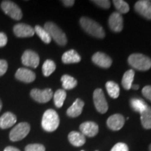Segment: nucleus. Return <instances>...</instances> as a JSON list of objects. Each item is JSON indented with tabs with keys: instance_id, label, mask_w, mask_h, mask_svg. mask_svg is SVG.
<instances>
[{
	"instance_id": "nucleus-42",
	"label": "nucleus",
	"mask_w": 151,
	"mask_h": 151,
	"mask_svg": "<svg viewBox=\"0 0 151 151\" xmlns=\"http://www.w3.org/2000/svg\"><path fill=\"white\" fill-rule=\"evenodd\" d=\"M96 151H97V150H96Z\"/></svg>"
},
{
	"instance_id": "nucleus-11",
	"label": "nucleus",
	"mask_w": 151,
	"mask_h": 151,
	"mask_svg": "<svg viewBox=\"0 0 151 151\" xmlns=\"http://www.w3.org/2000/svg\"><path fill=\"white\" fill-rule=\"evenodd\" d=\"M109 25L115 32H120L123 28V18L118 12H113L109 17Z\"/></svg>"
},
{
	"instance_id": "nucleus-21",
	"label": "nucleus",
	"mask_w": 151,
	"mask_h": 151,
	"mask_svg": "<svg viewBox=\"0 0 151 151\" xmlns=\"http://www.w3.org/2000/svg\"><path fill=\"white\" fill-rule=\"evenodd\" d=\"M134 78V71L132 69H129L124 73L122 79V85L124 89L129 90L132 88Z\"/></svg>"
},
{
	"instance_id": "nucleus-16",
	"label": "nucleus",
	"mask_w": 151,
	"mask_h": 151,
	"mask_svg": "<svg viewBox=\"0 0 151 151\" xmlns=\"http://www.w3.org/2000/svg\"><path fill=\"white\" fill-rule=\"evenodd\" d=\"M15 76L18 80L22 81L24 83H27L33 82L36 78L35 73L32 71L26 69V68L18 69L16 71Z\"/></svg>"
},
{
	"instance_id": "nucleus-30",
	"label": "nucleus",
	"mask_w": 151,
	"mask_h": 151,
	"mask_svg": "<svg viewBox=\"0 0 151 151\" xmlns=\"http://www.w3.org/2000/svg\"><path fill=\"white\" fill-rule=\"evenodd\" d=\"M24 151H46L44 146L42 144H29L24 148Z\"/></svg>"
},
{
	"instance_id": "nucleus-38",
	"label": "nucleus",
	"mask_w": 151,
	"mask_h": 151,
	"mask_svg": "<svg viewBox=\"0 0 151 151\" xmlns=\"http://www.w3.org/2000/svg\"><path fill=\"white\" fill-rule=\"evenodd\" d=\"M131 88L134 90H138L139 88V86H138V85H132Z\"/></svg>"
},
{
	"instance_id": "nucleus-39",
	"label": "nucleus",
	"mask_w": 151,
	"mask_h": 151,
	"mask_svg": "<svg viewBox=\"0 0 151 151\" xmlns=\"http://www.w3.org/2000/svg\"><path fill=\"white\" fill-rule=\"evenodd\" d=\"M1 108H2V103H1V99H0V111L1 110Z\"/></svg>"
},
{
	"instance_id": "nucleus-12",
	"label": "nucleus",
	"mask_w": 151,
	"mask_h": 151,
	"mask_svg": "<svg viewBox=\"0 0 151 151\" xmlns=\"http://www.w3.org/2000/svg\"><path fill=\"white\" fill-rule=\"evenodd\" d=\"M14 32L17 37H32L35 35V29L29 24L19 23L14 26Z\"/></svg>"
},
{
	"instance_id": "nucleus-2",
	"label": "nucleus",
	"mask_w": 151,
	"mask_h": 151,
	"mask_svg": "<svg viewBox=\"0 0 151 151\" xmlns=\"http://www.w3.org/2000/svg\"><path fill=\"white\" fill-rule=\"evenodd\" d=\"M60 124V118L53 109H48L43 113L41 125L45 131L52 132L58 129Z\"/></svg>"
},
{
	"instance_id": "nucleus-9",
	"label": "nucleus",
	"mask_w": 151,
	"mask_h": 151,
	"mask_svg": "<svg viewBox=\"0 0 151 151\" xmlns=\"http://www.w3.org/2000/svg\"><path fill=\"white\" fill-rule=\"evenodd\" d=\"M39 56L33 50H25L22 56V62L26 67L37 68L39 65Z\"/></svg>"
},
{
	"instance_id": "nucleus-7",
	"label": "nucleus",
	"mask_w": 151,
	"mask_h": 151,
	"mask_svg": "<svg viewBox=\"0 0 151 151\" xmlns=\"http://www.w3.org/2000/svg\"><path fill=\"white\" fill-rule=\"evenodd\" d=\"M94 104L98 112L100 113H105L108 111L109 105L106 100L104 93L103 90L97 88L94 91L93 93Z\"/></svg>"
},
{
	"instance_id": "nucleus-29",
	"label": "nucleus",
	"mask_w": 151,
	"mask_h": 151,
	"mask_svg": "<svg viewBox=\"0 0 151 151\" xmlns=\"http://www.w3.org/2000/svg\"><path fill=\"white\" fill-rule=\"evenodd\" d=\"M113 4L118 10V12L120 13V14H127L129 11V6L128 4L126 1H122V0H114Z\"/></svg>"
},
{
	"instance_id": "nucleus-26",
	"label": "nucleus",
	"mask_w": 151,
	"mask_h": 151,
	"mask_svg": "<svg viewBox=\"0 0 151 151\" xmlns=\"http://www.w3.org/2000/svg\"><path fill=\"white\" fill-rule=\"evenodd\" d=\"M66 97H67V93H66L65 90L62 89L57 90L53 95L54 103L55 106L58 108H61L65 102Z\"/></svg>"
},
{
	"instance_id": "nucleus-14",
	"label": "nucleus",
	"mask_w": 151,
	"mask_h": 151,
	"mask_svg": "<svg viewBox=\"0 0 151 151\" xmlns=\"http://www.w3.org/2000/svg\"><path fill=\"white\" fill-rule=\"evenodd\" d=\"M124 121V117L121 114H114L108 118L106 124L109 129L113 131H118L123 127Z\"/></svg>"
},
{
	"instance_id": "nucleus-40",
	"label": "nucleus",
	"mask_w": 151,
	"mask_h": 151,
	"mask_svg": "<svg viewBox=\"0 0 151 151\" xmlns=\"http://www.w3.org/2000/svg\"><path fill=\"white\" fill-rule=\"evenodd\" d=\"M149 150L151 151V144L150 145V146H149Z\"/></svg>"
},
{
	"instance_id": "nucleus-6",
	"label": "nucleus",
	"mask_w": 151,
	"mask_h": 151,
	"mask_svg": "<svg viewBox=\"0 0 151 151\" xmlns=\"http://www.w3.org/2000/svg\"><path fill=\"white\" fill-rule=\"evenodd\" d=\"M1 8L6 14L14 20H19L22 18L21 9L16 4L11 1H3L1 4Z\"/></svg>"
},
{
	"instance_id": "nucleus-15",
	"label": "nucleus",
	"mask_w": 151,
	"mask_h": 151,
	"mask_svg": "<svg viewBox=\"0 0 151 151\" xmlns=\"http://www.w3.org/2000/svg\"><path fill=\"white\" fill-rule=\"evenodd\" d=\"M80 131L84 136L88 137H93L98 134L99 127L95 122L88 121L85 122L80 125Z\"/></svg>"
},
{
	"instance_id": "nucleus-8",
	"label": "nucleus",
	"mask_w": 151,
	"mask_h": 151,
	"mask_svg": "<svg viewBox=\"0 0 151 151\" xmlns=\"http://www.w3.org/2000/svg\"><path fill=\"white\" fill-rule=\"evenodd\" d=\"M30 96L37 102L46 103L52 99L53 92L50 88H47L45 90L33 89L30 92Z\"/></svg>"
},
{
	"instance_id": "nucleus-24",
	"label": "nucleus",
	"mask_w": 151,
	"mask_h": 151,
	"mask_svg": "<svg viewBox=\"0 0 151 151\" xmlns=\"http://www.w3.org/2000/svg\"><path fill=\"white\" fill-rule=\"evenodd\" d=\"M106 88L109 96L113 99H116L120 95V87L113 81H108L106 83Z\"/></svg>"
},
{
	"instance_id": "nucleus-13",
	"label": "nucleus",
	"mask_w": 151,
	"mask_h": 151,
	"mask_svg": "<svg viewBox=\"0 0 151 151\" xmlns=\"http://www.w3.org/2000/svg\"><path fill=\"white\" fill-rule=\"evenodd\" d=\"M92 60L96 65L106 69L109 68L112 65V60L110 57L101 52L94 53L92 58Z\"/></svg>"
},
{
	"instance_id": "nucleus-36",
	"label": "nucleus",
	"mask_w": 151,
	"mask_h": 151,
	"mask_svg": "<svg viewBox=\"0 0 151 151\" xmlns=\"http://www.w3.org/2000/svg\"><path fill=\"white\" fill-rule=\"evenodd\" d=\"M62 3L64 4V5H65L66 6L69 7V6H72L74 4L75 1L73 0H64L62 1Z\"/></svg>"
},
{
	"instance_id": "nucleus-23",
	"label": "nucleus",
	"mask_w": 151,
	"mask_h": 151,
	"mask_svg": "<svg viewBox=\"0 0 151 151\" xmlns=\"http://www.w3.org/2000/svg\"><path fill=\"white\" fill-rule=\"evenodd\" d=\"M141 122L145 129H151V107L149 106L141 113Z\"/></svg>"
},
{
	"instance_id": "nucleus-3",
	"label": "nucleus",
	"mask_w": 151,
	"mask_h": 151,
	"mask_svg": "<svg viewBox=\"0 0 151 151\" xmlns=\"http://www.w3.org/2000/svg\"><path fill=\"white\" fill-rule=\"evenodd\" d=\"M129 65L139 71H147L151 68V59L141 53H134L128 58Z\"/></svg>"
},
{
	"instance_id": "nucleus-35",
	"label": "nucleus",
	"mask_w": 151,
	"mask_h": 151,
	"mask_svg": "<svg viewBox=\"0 0 151 151\" xmlns=\"http://www.w3.org/2000/svg\"><path fill=\"white\" fill-rule=\"evenodd\" d=\"M7 37L4 32H0V48L5 46L7 43Z\"/></svg>"
},
{
	"instance_id": "nucleus-28",
	"label": "nucleus",
	"mask_w": 151,
	"mask_h": 151,
	"mask_svg": "<svg viewBox=\"0 0 151 151\" xmlns=\"http://www.w3.org/2000/svg\"><path fill=\"white\" fill-rule=\"evenodd\" d=\"M56 69L55 63L50 60H47L43 63L42 67L43 74L45 76H49L50 74H52L54 72Z\"/></svg>"
},
{
	"instance_id": "nucleus-1",
	"label": "nucleus",
	"mask_w": 151,
	"mask_h": 151,
	"mask_svg": "<svg viewBox=\"0 0 151 151\" xmlns=\"http://www.w3.org/2000/svg\"><path fill=\"white\" fill-rule=\"evenodd\" d=\"M80 24L86 32L94 37L103 39L105 32L103 27L99 23L87 17H82L80 19Z\"/></svg>"
},
{
	"instance_id": "nucleus-33",
	"label": "nucleus",
	"mask_w": 151,
	"mask_h": 151,
	"mask_svg": "<svg viewBox=\"0 0 151 151\" xmlns=\"http://www.w3.org/2000/svg\"><path fill=\"white\" fill-rule=\"evenodd\" d=\"M8 69V64L4 60H0V76H3L6 72Z\"/></svg>"
},
{
	"instance_id": "nucleus-5",
	"label": "nucleus",
	"mask_w": 151,
	"mask_h": 151,
	"mask_svg": "<svg viewBox=\"0 0 151 151\" xmlns=\"http://www.w3.org/2000/svg\"><path fill=\"white\" fill-rule=\"evenodd\" d=\"M30 131V125L27 122H20L11 129L9 134L10 140L18 141L27 137Z\"/></svg>"
},
{
	"instance_id": "nucleus-19",
	"label": "nucleus",
	"mask_w": 151,
	"mask_h": 151,
	"mask_svg": "<svg viewBox=\"0 0 151 151\" xmlns=\"http://www.w3.org/2000/svg\"><path fill=\"white\" fill-rule=\"evenodd\" d=\"M68 139L73 146L76 147L82 146L86 143V137L81 132L73 131L68 135Z\"/></svg>"
},
{
	"instance_id": "nucleus-10",
	"label": "nucleus",
	"mask_w": 151,
	"mask_h": 151,
	"mask_svg": "<svg viewBox=\"0 0 151 151\" xmlns=\"http://www.w3.org/2000/svg\"><path fill=\"white\" fill-rule=\"evenodd\" d=\"M134 10L147 20H151V1L148 0L138 1L134 5Z\"/></svg>"
},
{
	"instance_id": "nucleus-17",
	"label": "nucleus",
	"mask_w": 151,
	"mask_h": 151,
	"mask_svg": "<svg viewBox=\"0 0 151 151\" xmlns=\"http://www.w3.org/2000/svg\"><path fill=\"white\" fill-rule=\"evenodd\" d=\"M17 121L16 116L14 113L6 112L0 117V128L4 129L12 127Z\"/></svg>"
},
{
	"instance_id": "nucleus-27",
	"label": "nucleus",
	"mask_w": 151,
	"mask_h": 151,
	"mask_svg": "<svg viewBox=\"0 0 151 151\" xmlns=\"http://www.w3.org/2000/svg\"><path fill=\"white\" fill-rule=\"evenodd\" d=\"M35 32L45 43L48 44V43H50L52 39L51 37L44 28L39 25H36L35 27Z\"/></svg>"
},
{
	"instance_id": "nucleus-20",
	"label": "nucleus",
	"mask_w": 151,
	"mask_h": 151,
	"mask_svg": "<svg viewBox=\"0 0 151 151\" xmlns=\"http://www.w3.org/2000/svg\"><path fill=\"white\" fill-rule=\"evenodd\" d=\"M81 58L75 50H70L65 52L62 57V61L65 64H73L81 62Z\"/></svg>"
},
{
	"instance_id": "nucleus-34",
	"label": "nucleus",
	"mask_w": 151,
	"mask_h": 151,
	"mask_svg": "<svg viewBox=\"0 0 151 151\" xmlns=\"http://www.w3.org/2000/svg\"><path fill=\"white\" fill-rule=\"evenodd\" d=\"M142 94L146 99L151 101V86H146L143 88Z\"/></svg>"
},
{
	"instance_id": "nucleus-41",
	"label": "nucleus",
	"mask_w": 151,
	"mask_h": 151,
	"mask_svg": "<svg viewBox=\"0 0 151 151\" xmlns=\"http://www.w3.org/2000/svg\"><path fill=\"white\" fill-rule=\"evenodd\" d=\"M81 151H84V150H81Z\"/></svg>"
},
{
	"instance_id": "nucleus-32",
	"label": "nucleus",
	"mask_w": 151,
	"mask_h": 151,
	"mask_svg": "<svg viewBox=\"0 0 151 151\" xmlns=\"http://www.w3.org/2000/svg\"><path fill=\"white\" fill-rule=\"evenodd\" d=\"M95 4L99 6L101 8L107 9L110 8L111 3L110 1H107V0H97V1H92Z\"/></svg>"
},
{
	"instance_id": "nucleus-31",
	"label": "nucleus",
	"mask_w": 151,
	"mask_h": 151,
	"mask_svg": "<svg viewBox=\"0 0 151 151\" xmlns=\"http://www.w3.org/2000/svg\"><path fill=\"white\" fill-rule=\"evenodd\" d=\"M111 151H129V148L125 143H118L113 147Z\"/></svg>"
},
{
	"instance_id": "nucleus-22",
	"label": "nucleus",
	"mask_w": 151,
	"mask_h": 151,
	"mask_svg": "<svg viewBox=\"0 0 151 151\" xmlns=\"http://www.w3.org/2000/svg\"><path fill=\"white\" fill-rule=\"evenodd\" d=\"M130 105H131V107L133 109L134 111L140 113L146 110L147 107L148 106L143 99H138V98H132V99H131V100H130Z\"/></svg>"
},
{
	"instance_id": "nucleus-18",
	"label": "nucleus",
	"mask_w": 151,
	"mask_h": 151,
	"mask_svg": "<svg viewBox=\"0 0 151 151\" xmlns=\"http://www.w3.org/2000/svg\"><path fill=\"white\" fill-rule=\"evenodd\" d=\"M84 106V102L81 99H76L73 104L67 109V114L71 118H76L80 116L82 113L83 108Z\"/></svg>"
},
{
	"instance_id": "nucleus-4",
	"label": "nucleus",
	"mask_w": 151,
	"mask_h": 151,
	"mask_svg": "<svg viewBox=\"0 0 151 151\" xmlns=\"http://www.w3.org/2000/svg\"><path fill=\"white\" fill-rule=\"evenodd\" d=\"M45 29L48 32L51 39L60 46H65L67 43V38L64 32L56 24L52 22H47L44 25Z\"/></svg>"
},
{
	"instance_id": "nucleus-37",
	"label": "nucleus",
	"mask_w": 151,
	"mask_h": 151,
	"mask_svg": "<svg viewBox=\"0 0 151 151\" xmlns=\"http://www.w3.org/2000/svg\"><path fill=\"white\" fill-rule=\"evenodd\" d=\"M4 151H20V150H19L18 148H15V147L8 146L4 149Z\"/></svg>"
},
{
	"instance_id": "nucleus-25",
	"label": "nucleus",
	"mask_w": 151,
	"mask_h": 151,
	"mask_svg": "<svg viewBox=\"0 0 151 151\" xmlns=\"http://www.w3.org/2000/svg\"><path fill=\"white\" fill-rule=\"evenodd\" d=\"M63 88L65 90H71L77 86V81L69 75H64L61 78Z\"/></svg>"
}]
</instances>
